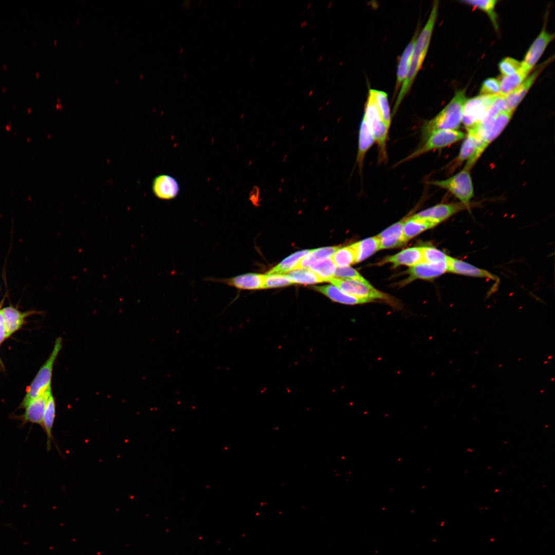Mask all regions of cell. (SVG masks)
<instances>
[{
	"mask_svg": "<svg viewBox=\"0 0 555 555\" xmlns=\"http://www.w3.org/2000/svg\"><path fill=\"white\" fill-rule=\"evenodd\" d=\"M439 2L434 1L428 19L418 35L412 53L409 71L403 82L393 107L392 115L397 111L404 98L410 91L427 55L437 18Z\"/></svg>",
	"mask_w": 555,
	"mask_h": 555,
	"instance_id": "1",
	"label": "cell"
},
{
	"mask_svg": "<svg viewBox=\"0 0 555 555\" xmlns=\"http://www.w3.org/2000/svg\"><path fill=\"white\" fill-rule=\"evenodd\" d=\"M465 92V89L456 91L451 100L437 115L424 122L421 130L422 142L437 131L458 130L462 123L464 106L467 100Z\"/></svg>",
	"mask_w": 555,
	"mask_h": 555,
	"instance_id": "2",
	"label": "cell"
},
{
	"mask_svg": "<svg viewBox=\"0 0 555 555\" xmlns=\"http://www.w3.org/2000/svg\"><path fill=\"white\" fill-rule=\"evenodd\" d=\"M515 110H505L499 113L488 122L480 123L469 129L476 136L478 145L476 151L469 159L465 168L471 170L483 153L503 131L510 121Z\"/></svg>",
	"mask_w": 555,
	"mask_h": 555,
	"instance_id": "3",
	"label": "cell"
},
{
	"mask_svg": "<svg viewBox=\"0 0 555 555\" xmlns=\"http://www.w3.org/2000/svg\"><path fill=\"white\" fill-rule=\"evenodd\" d=\"M62 347L61 338H57L54 347L48 359L41 367L29 387L27 393L21 404L25 408L32 400L43 395L51 388V381L54 362Z\"/></svg>",
	"mask_w": 555,
	"mask_h": 555,
	"instance_id": "4",
	"label": "cell"
},
{
	"mask_svg": "<svg viewBox=\"0 0 555 555\" xmlns=\"http://www.w3.org/2000/svg\"><path fill=\"white\" fill-rule=\"evenodd\" d=\"M365 120L377 143L379 160L382 162L387 158L386 141L390 127L381 117L377 106L368 93L363 117Z\"/></svg>",
	"mask_w": 555,
	"mask_h": 555,
	"instance_id": "5",
	"label": "cell"
},
{
	"mask_svg": "<svg viewBox=\"0 0 555 555\" xmlns=\"http://www.w3.org/2000/svg\"><path fill=\"white\" fill-rule=\"evenodd\" d=\"M429 183L448 190L464 204L468 210L474 196V188L470 170L464 168L454 175L444 180L431 181Z\"/></svg>",
	"mask_w": 555,
	"mask_h": 555,
	"instance_id": "6",
	"label": "cell"
},
{
	"mask_svg": "<svg viewBox=\"0 0 555 555\" xmlns=\"http://www.w3.org/2000/svg\"><path fill=\"white\" fill-rule=\"evenodd\" d=\"M335 286L343 292L352 296L371 300H380L390 304L392 306L397 307L398 303L390 295L382 292L374 287L369 283H363L353 280L340 279L331 278L328 281Z\"/></svg>",
	"mask_w": 555,
	"mask_h": 555,
	"instance_id": "7",
	"label": "cell"
},
{
	"mask_svg": "<svg viewBox=\"0 0 555 555\" xmlns=\"http://www.w3.org/2000/svg\"><path fill=\"white\" fill-rule=\"evenodd\" d=\"M466 134L459 130H441L431 134L420 146L398 164L416 158L435 150L446 147L463 139Z\"/></svg>",
	"mask_w": 555,
	"mask_h": 555,
	"instance_id": "8",
	"label": "cell"
},
{
	"mask_svg": "<svg viewBox=\"0 0 555 555\" xmlns=\"http://www.w3.org/2000/svg\"><path fill=\"white\" fill-rule=\"evenodd\" d=\"M496 96L479 95L466 100L462 123L467 130L476 126L483 120Z\"/></svg>",
	"mask_w": 555,
	"mask_h": 555,
	"instance_id": "9",
	"label": "cell"
},
{
	"mask_svg": "<svg viewBox=\"0 0 555 555\" xmlns=\"http://www.w3.org/2000/svg\"><path fill=\"white\" fill-rule=\"evenodd\" d=\"M206 280L224 284L238 289L256 290L264 288L265 275L247 273L227 278H209Z\"/></svg>",
	"mask_w": 555,
	"mask_h": 555,
	"instance_id": "10",
	"label": "cell"
},
{
	"mask_svg": "<svg viewBox=\"0 0 555 555\" xmlns=\"http://www.w3.org/2000/svg\"><path fill=\"white\" fill-rule=\"evenodd\" d=\"M447 271L448 262L438 263L422 262L410 267L406 271L408 276L400 284L404 286L417 279L432 280L443 274Z\"/></svg>",
	"mask_w": 555,
	"mask_h": 555,
	"instance_id": "11",
	"label": "cell"
},
{
	"mask_svg": "<svg viewBox=\"0 0 555 555\" xmlns=\"http://www.w3.org/2000/svg\"><path fill=\"white\" fill-rule=\"evenodd\" d=\"M554 38V34L549 33L544 27L527 51L521 67L530 72Z\"/></svg>",
	"mask_w": 555,
	"mask_h": 555,
	"instance_id": "12",
	"label": "cell"
},
{
	"mask_svg": "<svg viewBox=\"0 0 555 555\" xmlns=\"http://www.w3.org/2000/svg\"><path fill=\"white\" fill-rule=\"evenodd\" d=\"M465 210L468 209L464 204L460 202L439 203L422 210L414 214V215L416 217L430 219L438 225L453 215Z\"/></svg>",
	"mask_w": 555,
	"mask_h": 555,
	"instance_id": "13",
	"label": "cell"
},
{
	"mask_svg": "<svg viewBox=\"0 0 555 555\" xmlns=\"http://www.w3.org/2000/svg\"><path fill=\"white\" fill-rule=\"evenodd\" d=\"M550 62V61H545L542 64L517 87L511 92L504 96L507 110H515L517 105L526 96L540 73Z\"/></svg>",
	"mask_w": 555,
	"mask_h": 555,
	"instance_id": "14",
	"label": "cell"
},
{
	"mask_svg": "<svg viewBox=\"0 0 555 555\" xmlns=\"http://www.w3.org/2000/svg\"><path fill=\"white\" fill-rule=\"evenodd\" d=\"M406 217L394 224L377 235L379 240L380 250L398 248L408 243L403 233Z\"/></svg>",
	"mask_w": 555,
	"mask_h": 555,
	"instance_id": "15",
	"label": "cell"
},
{
	"mask_svg": "<svg viewBox=\"0 0 555 555\" xmlns=\"http://www.w3.org/2000/svg\"><path fill=\"white\" fill-rule=\"evenodd\" d=\"M422 262V247H414L404 249L393 255L386 256L378 265L391 264L395 268L401 265L412 267Z\"/></svg>",
	"mask_w": 555,
	"mask_h": 555,
	"instance_id": "16",
	"label": "cell"
},
{
	"mask_svg": "<svg viewBox=\"0 0 555 555\" xmlns=\"http://www.w3.org/2000/svg\"><path fill=\"white\" fill-rule=\"evenodd\" d=\"M447 272L462 275L484 278L497 281L498 278L489 271L458 258L449 256Z\"/></svg>",
	"mask_w": 555,
	"mask_h": 555,
	"instance_id": "17",
	"label": "cell"
},
{
	"mask_svg": "<svg viewBox=\"0 0 555 555\" xmlns=\"http://www.w3.org/2000/svg\"><path fill=\"white\" fill-rule=\"evenodd\" d=\"M152 190L157 198L163 200H170L178 195L179 185L173 177L168 175H160L154 179Z\"/></svg>",
	"mask_w": 555,
	"mask_h": 555,
	"instance_id": "18",
	"label": "cell"
},
{
	"mask_svg": "<svg viewBox=\"0 0 555 555\" xmlns=\"http://www.w3.org/2000/svg\"><path fill=\"white\" fill-rule=\"evenodd\" d=\"M51 395L50 388L43 395L32 400L25 408L24 414L21 416L23 423L29 422L42 425L47 402Z\"/></svg>",
	"mask_w": 555,
	"mask_h": 555,
	"instance_id": "19",
	"label": "cell"
},
{
	"mask_svg": "<svg viewBox=\"0 0 555 555\" xmlns=\"http://www.w3.org/2000/svg\"><path fill=\"white\" fill-rule=\"evenodd\" d=\"M312 288L325 295L332 301L343 304L357 305L373 302L369 300L361 299L349 295L334 285L314 286Z\"/></svg>",
	"mask_w": 555,
	"mask_h": 555,
	"instance_id": "20",
	"label": "cell"
},
{
	"mask_svg": "<svg viewBox=\"0 0 555 555\" xmlns=\"http://www.w3.org/2000/svg\"><path fill=\"white\" fill-rule=\"evenodd\" d=\"M374 143L375 141L372 133L363 117L359 131L358 147L356 158V163L360 172H362L366 154Z\"/></svg>",
	"mask_w": 555,
	"mask_h": 555,
	"instance_id": "21",
	"label": "cell"
},
{
	"mask_svg": "<svg viewBox=\"0 0 555 555\" xmlns=\"http://www.w3.org/2000/svg\"><path fill=\"white\" fill-rule=\"evenodd\" d=\"M438 224L429 219L415 216L414 215L406 217L403 226V233L405 239H410L422 232L433 228Z\"/></svg>",
	"mask_w": 555,
	"mask_h": 555,
	"instance_id": "22",
	"label": "cell"
},
{
	"mask_svg": "<svg viewBox=\"0 0 555 555\" xmlns=\"http://www.w3.org/2000/svg\"><path fill=\"white\" fill-rule=\"evenodd\" d=\"M418 35V33L417 31L406 46L400 58L396 73L395 94L400 88L407 76L412 53Z\"/></svg>",
	"mask_w": 555,
	"mask_h": 555,
	"instance_id": "23",
	"label": "cell"
},
{
	"mask_svg": "<svg viewBox=\"0 0 555 555\" xmlns=\"http://www.w3.org/2000/svg\"><path fill=\"white\" fill-rule=\"evenodd\" d=\"M5 327L6 338L17 330L24 322L26 317L29 315V312H21L12 306H8L1 310Z\"/></svg>",
	"mask_w": 555,
	"mask_h": 555,
	"instance_id": "24",
	"label": "cell"
},
{
	"mask_svg": "<svg viewBox=\"0 0 555 555\" xmlns=\"http://www.w3.org/2000/svg\"><path fill=\"white\" fill-rule=\"evenodd\" d=\"M340 248L339 246H334L311 250L301 260L295 269L308 268L317 262L331 257Z\"/></svg>",
	"mask_w": 555,
	"mask_h": 555,
	"instance_id": "25",
	"label": "cell"
},
{
	"mask_svg": "<svg viewBox=\"0 0 555 555\" xmlns=\"http://www.w3.org/2000/svg\"><path fill=\"white\" fill-rule=\"evenodd\" d=\"M356 254L357 263H359L380 250L379 240L377 235L353 244Z\"/></svg>",
	"mask_w": 555,
	"mask_h": 555,
	"instance_id": "26",
	"label": "cell"
},
{
	"mask_svg": "<svg viewBox=\"0 0 555 555\" xmlns=\"http://www.w3.org/2000/svg\"><path fill=\"white\" fill-rule=\"evenodd\" d=\"M311 250L299 251L291 254L269 270L266 274H284L295 270L301 260L308 254Z\"/></svg>",
	"mask_w": 555,
	"mask_h": 555,
	"instance_id": "27",
	"label": "cell"
},
{
	"mask_svg": "<svg viewBox=\"0 0 555 555\" xmlns=\"http://www.w3.org/2000/svg\"><path fill=\"white\" fill-rule=\"evenodd\" d=\"M529 73L521 67L513 74L502 77L499 80V95L504 96L512 91L526 80Z\"/></svg>",
	"mask_w": 555,
	"mask_h": 555,
	"instance_id": "28",
	"label": "cell"
},
{
	"mask_svg": "<svg viewBox=\"0 0 555 555\" xmlns=\"http://www.w3.org/2000/svg\"><path fill=\"white\" fill-rule=\"evenodd\" d=\"M55 417V402L51 395L48 398L46 406L42 427L47 436V449L50 450L53 441L52 428Z\"/></svg>",
	"mask_w": 555,
	"mask_h": 555,
	"instance_id": "29",
	"label": "cell"
},
{
	"mask_svg": "<svg viewBox=\"0 0 555 555\" xmlns=\"http://www.w3.org/2000/svg\"><path fill=\"white\" fill-rule=\"evenodd\" d=\"M368 93L372 96L383 120L390 127L391 113L387 94L374 89H369Z\"/></svg>",
	"mask_w": 555,
	"mask_h": 555,
	"instance_id": "30",
	"label": "cell"
},
{
	"mask_svg": "<svg viewBox=\"0 0 555 555\" xmlns=\"http://www.w3.org/2000/svg\"><path fill=\"white\" fill-rule=\"evenodd\" d=\"M294 283L312 284L324 282L317 274L309 268H302L292 270L284 274Z\"/></svg>",
	"mask_w": 555,
	"mask_h": 555,
	"instance_id": "31",
	"label": "cell"
},
{
	"mask_svg": "<svg viewBox=\"0 0 555 555\" xmlns=\"http://www.w3.org/2000/svg\"><path fill=\"white\" fill-rule=\"evenodd\" d=\"M478 145V140L471 132L467 131L459 153L455 160V164H460L468 161L474 154Z\"/></svg>",
	"mask_w": 555,
	"mask_h": 555,
	"instance_id": "32",
	"label": "cell"
},
{
	"mask_svg": "<svg viewBox=\"0 0 555 555\" xmlns=\"http://www.w3.org/2000/svg\"><path fill=\"white\" fill-rule=\"evenodd\" d=\"M330 258L338 267L357 263L356 251L353 244L341 247Z\"/></svg>",
	"mask_w": 555,
	"mask_h": 555,
	"instance_id": "33",
	"label": "cell"
},
{
	"mask_svg": "<svg viewBox=\"0 0 555 555\" xmlns=\"http://www.w3.org/2000/svg\"><path fill=\"white\" fill-rule=\"evenodd\" d=\"M461 2L484 11L489 16L495 29L498 28L497 15L495 7L498 1L495 0H467Z\"/></svg>",
	"mask_w": 555,
	"mask_h": 555,
	"instance_id": "34",
	"label": "cell"
},
{
	"mask_svg": "<svg viewBox=\"0 0 555 555\" xmlns=\"http://www.w3.org/2000/svg\"><path fill=\"white\" fill-rule=\"evenodd\" d=\"M336 268V264L329 257L316 262L309 268L322 279L324 282H328L329 279L334 276Z\"/></svg>",
	"mask_w": 555,
	"mask_h": 555,
	"instance_id": "35",
	"label": "cell"
},
{
	"mask_svg": "<svg viewBox=\"0 0 555 555\" xmlns=\"http://www.w3.org/2000/svg\"><path fill=\"white\" fill-rule=\"evenodd\" d=\"M423 262L438 263L448 262L449 256L442 251L433 247H422Z\"/></svg>",
	"mask_w": 555,
	"mask_h": 555,
	"instance_id": "36",
	"label": "cell"
},
{
	"mask_svg": "<svg viewBox=\"0 0 555 555\" xmlns=\"http://www.w3.org/2000/svg\"><path fill=\"white\" fill-rule=\"evenodd\" d=\"M333 278L368 283L356 270L350 266L336 268Z\"/></svg>",
	"mask_w": 555,
	"mask_h": 555,
	"instance_id": "37",
	"label": "cell"
},
{
	"mask_svg": "<svg viewBox=\"0 0 555 555\" xmlns=\"http://www.w3.org/2000/svg\"><path fill=\"white\" fill-rule=\"evenodd\" d=\"M502 77L508 76L516 72L521 66V62L511 57L502 59L498 64Z\"/></svg>",
	"mask_w": 555,
	"mask_h": 555,
	"instance_id": "38",
	"label": "cell"
},
{
	"mask_svg": "<svg viewBox=\"0 0 555 555\" xmlns=\"http://www.w3.org/2000/svg\"><path fill=\"white\" fill-rule=\"evenodd\" d=\"M295 284L284 274L265 275L264 288L281 287Z\"/></svg>",
	"mask_w": 555,
	"mask_h": 555,
	"instance_id": "39",
	"label": "cell"
},
{
	"mask_svg": "<svg viewBox=\"0 0 555 555\" xmlns=\"http://www.w3.org/2000/svg\"><path fill=\"white\" fill-rule=\"evenodd\" d=\"M499 92V80L494 78H490L486 79L483 82L479 90V95L495 96L498 95Z\"/></svg>",
	"mask_w": 555,
	"mask_h": 555,
	"instance_id": "40",
	"label": "cell"
},
{
	"mask_svg": "<svg viewBox=\"0 0 555 555\" xmlns=\"http://www.w3.org/2000/svg\"><path fill=\"white\" fill-rule=\"evenodd\" d=\"M6 338L4 320L1 310H0V344Z\"/></svg>",
	"mask_w": 555,
	"mask_h": 555,
	"instance_id": "41",
	"label": "cell"
}]
</instances>
